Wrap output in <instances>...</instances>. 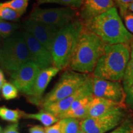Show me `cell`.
Returning <instances> with one entry per match:
<instances>
[{
	"label": "cell",
	"instance_id": "e0dca14e",
	"mask_svg": "<svg viewBox=\"0 0 133 133\" xmlns=\"http://www.w3.org/2000/svg\"><path fill=\"white\" fill-rule=\"evenodd\" d=\"M23 118L36 119V120L39 121L41 123H42L46 127L50 126L53 124L56 123L60 120L58 118L54 116V115L48 112H46L44 110H42L39 113L36 114H29L24 112V114H23Z\"/></svg>",
	"mask_w": 133,
	"mask_h": 133
},
{
	"label": "cell",
	"instance_id": "83f0119b",
	"mask_svg": "<svg viewBox=\"0 0 133 133\" xmlns=\"http://www.w3.org/2000/svg\"><path fill=\"white\" fill-rule=\"evenodd\" d=\"M115 2L119 8V14L121 17L128 11V8L133 0H115Z\"/></svg>",
	"mask_w": 133,
	"mask_h": 133
},
{
	"label": "cell",
	"instance_id": "4dcf8cb0",
	"mask_svg": "<svg viewBox=\"0 0 133 133\" xmlns=\"http://www.w3.org/2000/svg\"><path fill=\"white\" fill-rule=\"evenodd\" d=\"M3 133H19L18 131V123H16L8 126Z\"/></svg>",
	"mask_w": 133,
	"mask_h": 133
},
{
	"label": "cell",
	"instance_id": "9a60e30c",
	"mask_svg": "<svg viewBox=\"0 0 133 133\" xmlns=\"http://www.w3.org/2000/svg\"><path fill=\"white\" fill-rule=\"evenodd\" d=\"M60 70L52 66L41 70L36 78L31 94L27 96L30 102L39 106L43 99V95L50 81L58 74Z\"/></svg>",
	"mask_w": 133,
	"mask_h": 133
},
{
	"label": "cell",
	"instance_id": "5bb4252c",
	"mask_svg": "<svg viewBox=\"0 0 133 133\" xmlns=\"http://www.w3.org/2000/svg\"><path fill=\"white\" fill-rule=\"evenodd\" d=\"M114 0H84L78 11L83 24L115 7Z\"/></svg>",
	"mask_w": 133,
	"mask_h": 133
},
{
	"label": "cell",
	"instance_id": "9c48e42d",
	"mask_svg": "<svg viewBox=\"0 0 133 133\" xmlns=\"http://www.w3.org/2000/svg\"><path fill=\"white\" fill-rule=\"evenodd\" d=\"M92 94L94 97L104 98L123 104L126 92L119 81H110L92 75Z\"/></svg>",
	"mask_w": 133,
	"mask_h": 133
},
{
	"label": "cell",
	"instance_id": "6da1fadb",
	"mask_svg": "<svg viewBox=\"0 0 133 133\" xmlns=\"http://www.w3.org/2000/svg\"><path fill=\"white\" fill-rule=\"evenodd\" d=\"M84 26L105 44H130L133 41V35L126 29L115 6L88 22Z\"/></svg>",
	"mask_w": 133,
	"mask_h": 133
},
{
	"label": "cell",
	"instance_id": "d6a6232c",
	"mask_svg": "<svg viewBox=\"0 0 133 133\" xmlns=\"http://www.w3.org/2000/svg\"><path fill=\"white\" fill-rule=\"evenodd\" d=\"M5 82H6V79H5L4 73L0 69V91L1 90L2 86Z\"/></svg>",
	"mask_w": 133,
	"mask_h": 133
},
{
	"label": "cell",
	"instance_id": "603a6c76",
	"mask_svg": "<svg viewBox=\"0 0 133 133\" xmlns=\"http://www.w3.org/2000/svg\"><path fill=\"white\" fill-rule=\"evenodd\" d=\"M30 0H11L0 3V6L8 7L24 14L25 12Z\"/></svg>",
	"mask_w": 133,
	"mask_h": 133
},
{
	"label": "cell",
	"instance_id": "4316f807",
	"mask_svg": "<svg viewBox=\"0 0 133 133\" xmlns=\"http://www.w3.org/2000/svg\"><path fill=\"white\" fill-rule=\"evenodd\" d=\"M124 21V25L128 31L133 35V13L128 11L122 17Z\"/></svg>",
	"mask_w": 133,
	"mask_h": 133
},
{
	"label": "cell",
	"instance_id": "e575fe53",
	"mask_svg": "<svg viewBox=\"0 0 133 133\" xmlns=\"http://www.w3.org/2000/svg\"><path fill=\"white\" fill-rule=\"evenodd\" d=\"M77 133H86V132H84V131H82V130H81V129H79V131H78V132Z\"/></svg>",
	"mask_w": 133,
	"mask_h": 133
},
{
	"label": "cell",
	"instance_id": "7402d4cb",
	"mask_svg": "<svg viewBox=\"0 0 133 133\" xmlns=\"http://www.w3.org/2000/svg\"><path fill=\"white\" fill-rule=\"evenodd\" d=\"M84 0H37L38 4L45 3H55L62 5L65 7H70L75 9H79Z\"/></svg>",
	"mask_w": 133,
	"mask_h": 133
},
{
	"label": "cell",
	"instance_id": "30bf717a",
	"mask_svg": "<svg viewBox=\"0 0 133 133\" xmlns=\"http://www.w3.org/2000/svg\"><path fill=\"white\" fill-rule=\"evenodd\" d=\"M41 70L34 63L29 62L17 70L13 71L11 75V81L18 91L29 96Z\"/></svg>",
	"mask_w": 133,
	"mask_h": 133
},
{
	"label": "cell",
	"instance_id": "f546056e",
	"mask_svg": "<svg viewBox=\"0 0 133 133\" xmlns=\"http://www.w3.org/2000/svg\"><path fill=\"white\" fill-rule=\"evenodd\" d=\"M44 131L46 133H62L59 121L52 126L45 127Z\"/></svg>",
	"mask_w": 133,
	"mask_h": 133
},
{
	"label": "cell",
	"instance_id": "74e56055",
	"mask_svg": "<svg viewBox=\"0 0 133 133\" xmlns=\"http://www.w3.org/2000/svg\"><path fill=\"white\" fill-rule=\"evenodd\" d=\"M0 20H1V19H0Z\"/></svg>",
	"mask_w": 133,
	"mask_h": 133
},
{
	"label": "cell",
	"instance_id": "8fae6325",
	"mask_svg": "<svg viewBox=\"0 0 133 133\" xmlns=\"http://www.w3.org/2000/svg\"><path fill=\"white\" fill-rule=\"evenodd\" d=\"M23 29L27 31L51 52L53 41L61 29L31 19L23 23Z\"/></svg>",
	"mask_w": 133,
	"mask_h": 133
},
{
	"label": "cell",
	"instance_id": "d4e9b609",
	"mask_svg": "<svg viewBox=\"0 0 133 133\" xmlns=\"http://www.w3.org/2000/svg\"><path fill=\"white\" fill-rule=\"evenodd\" d=\"M1 94L6 100L15 99L18 96V89L12 83L6 81L1 88Z\"/></svg>",
	"mask_w": 133,
	"mask_h": 133
},
{
	"label": "cell",
	"instance_id": "8d00e7d4",
	"mask_svg": "<svg viewBox=\"0 0 133 133\" xmlns=\"http://www.w3.org/2000/svg\"><path fill=\"white\" fill-rule=\"evenodd\" d=\"M114 1H115V0H114Z\"/></svg>",
	"mask_w": 133,
	"mask_h": 133
},
{
	"label": "cell",
	"instance_id": "3957f363",
	"mask_svg": "<svg viewBox=\"0 0 133 133\" xmlns=\"http://www.w3.org/2000/svg\"><path fill=\"white\" fill-rule=\"evenodd\" d=\"M130 54V44H105L92 76L106 80H123Z\"/></svg>",
	"mask_w": 133,
	"mask_h": 133
},
{
	"label": "cell",
	"instance_id": "d6986e66",
	"mask_svg": "<svg viewBox=\"0 0 133 133\" xmlns=\"http://www.w3.org/2000/svg\"><path fill=\"white\" fill-rule=\"evenodd\" d=\"M62 133H77L80 128L79 119L75 118H64L59 120Z\"/></svg>",
	"mask_w": 133,
	"mask_h": 133
},
{
	"label": "cell",
	"instance_id": "44dd1931",
	"mask_svg": "<svg viewBox=\"0 0 133 133\" xmlns=\"http://www.w3.org/2000/svg\"><path fill=\"white\" fill-rule=\"evenodd\" d=\"M19 28V25L14 22L0 20V36L8 38Z\"/></svg>",
	"mask_w": 133,
	"mask_h": 133
},
{
	"label": "cell",
	"instance_id": "cb8c5ba5",
	"mask_svg": "<svg viewBox=\"0 0 133 133\" xmlns=\"http://www.w3.org/2000/svg\"><path fill=\"white\" fill-rule=\"evenodd\" d=\"M22 15V13L10 8L0 6V19L4 21H17Z\"/></svg>",
	"mask_w": 133,
	"mask_h": 133
},
{
	"label": "cell",
	"instance_id": "7a4b0ae2",
	"mask_svg": "<svg viewBox=\"0 0 133 133\" xmlns=\"http://www.w3.org/2000/svg\"><path fill=\"white\" fill-rule=\"evenodd\" d=\"M105 43L84 26L71 57L69 68L82 74H91L104 52Z\"/></svg>",
	"mask_w": 133,
	"mask_h": 133
},
{
	"label": "cell",
	"instance_id": "d590c367",
	"mask_svg": "<svg viewBox=\"0 0 133 133\" xmlns=\"http://www.w3.org/2000/svg\"><path fill=\"white\" fill-rule=\"evenodd\" d=\"M0 133H3V132H2V129H1V127H0Z\"/></svg>",
	"mask_w": 133,
	"mask_h": 133
},
{
	"label": "cell",
	"instance_id": "ffe728a7",
	"mask_svg": "<svg viewBox=\"0 0 133 133\" xmlns=\"http://www.w3.org/2000/svg\"><path fill=\"white\" fill-rule=\"evenodd\" d=\"M24 112L19 110H11L6 107H0V117L4 120L18 123V120L23 117Z\"/></svg>",
	"mask_w": 133,
	"mask_h": 133
},
{
	"label": "cell",
	"instance_id": "836d02e7",
	"mask_svg": "<svg viewBox=\"0 0 133 133\" xmlns=\"http://www.w3.org/2000/svg\"><path fill=\"white\" fill-rule=\"evenodd\" d=\"M128 11H131V12L133 13V2L131 3L130 5H129V6L128 8Z\"/></svg>",
	"mask_w": 133,
	"mask_h": 133
},
{
	"label": "cell",
	"instance_id": "2e32d148",
	"mask_svg": "<svg viewBox=\"0 0 133 133\" xmlns=\"http://www.w3.org/2000/svg\"><path fill=\"white\" fill-rule=\"evenodd\" d=\"M124 107V104L104 98L93 97L89 104L86 118L105 115L118 109H123Z\"/></svg>",
	"mask_w": 133,
	"mask_h": 133
},
{
	"label": "cell",
	"instance_id": "8992f818",
	"mask_svg": "<svg viewBox=\"0 0 133 133\" xmlns=\"http://www.w3.org/2000/svg\"><path fill=\"white\" fill-rule=\"evenodd\" d=\"M91 75L66 70L49 93L43 97L39 107H44L47 105L64 99L70 96L84 85Z\"/></svg>",
	"mask_w": 133,
	"mask_h": 133
},
{
	"label": "cell",
	"instance_id": "4fadbf2b",
	"mask_svg": "<svg viewBox=\"0 0 133 133\" xmlns=\"http://www.w3.org/2000/svg\"><path fill=\"white\" fill-rule=\"evenodd\" d=\"M92 75L84 85L79 88L77 91L64 99L56 101L47 105L44 106L42 109L48 112L57 118H59L61 115L66 112L71 104L79 98L92 95Z\"/></svg>",
	"mask_w": 133,
	"mask_h": 133
},
{
	"label": "cell",
	"instance_id": "ac0fdd59",
	"mask_svg": "<svg viewBox=\"0 0 133 133\" xmlns=\"http://www.w3.org/2000/svg\"><path fill=\"white\" fill-rule=\"evenodd\" d=\"M130 58H129V62L128 63L123 78L122 80L123 86L125 92H127L129 88L133 84V41L130 43Z\"/></svg>",
	"mask_w": 133,
	"mask_h": 133
},
{
	"label": "cell",
	"instance_id": "5b68a950",
	"mask_svg": "<svg viewBox=\"0 0 133 133\" xmlns=\"http://www.w3.org/2000/svg\"><path fill=\"white\" fill-rule=\"evenodd\" d=\"M29 62L30 57L23 33L16 31L0 48V64L4 69L14 71Z\"/></svg>",
	"mask_w": 133,
	"mask_h": 133
},
{
	"label": "cell",
	"instance_id": "52a82bcc",
	"mask_svg": "<svg viewBox=\"0 0 133 133\" xmlns=\"http://www.w3.org/2000/svg\"><path fill=\"white\" fill-rule=\"evenodd\" d=\"M78 17V11L75 8L62 7L56 8H33L30 19L62 29Z\"/></svg>",
	"mask_w": 133,
	"mask_h": 133
},
{
	"label": "cell",
	"instance_id": "7c38bea8",
	"mask_svg": "<svg viewBox=\"0 0 133 133\" xmlns=\"http://www.w3.org/2000/svg\"><path fill=\"white\" fill-rule=\"evenodd\" d=\"M22 33L29 50L31 62L38 65L41 70L54 66L52 55L49 50L29 31L24 30Z\"/></svg>",
	"mask_w": 133,
	"mask_h": 133
},
{
	"label": "cell",
	"instance_id": "277c9868",
	"mask_svg": "<svg viewBox=\"0 0 133 133\" xmlns=\"http://www.w3.org/2000/svg\"><path fill=\"white\" fill-rule=\"evenodd\" d=\"M84 24L79 18L59 30L53 41L51 53L53 65L60 70L69 66Z\"/></svg>",
	"mask_w": 133,
	"mask_h": 133
},
{
	"label": "cell",
	"instance_id": "1f68e13d",
	"mask_svg": "<svg viewBox=\"0 0 133 133\" xmlns=\"http://www.w3.org/2000/svg\"><path fill=\"white\" fill-rule=\"evenodd\" d=\"M30 133H46L44 128L40 126H34L29 129Z\"/></svg>",
	"mask_w": 133,
	"mask_h": 133
},
{
	"label": "cell",
	"instance_id": "f1b7e54d",
	"mask_svg": "<svg viewBox=\"0 0 133 133\" xmlns=\"http://www.w3.org/2000/svg\"><path fill=\"white\" fill-rule=\"evenodd\" d=\"M124 102L127 105L128 107L133 110V84L126 92V97Z\"/></svg>",
	"mask_w": 133,
	"mask_h": 133
},
{
	"label": "cell",
	"instance_id": "ba28073f",
	"mask_svg": "<svg viewBox=\"0 0 133 133\" xmlns=\"http://www.w3.org/2000/svg\"><path fill=\"white\" fill-rule=\"evenodd\" d=\"M124 116L123 109H119L105 115L81 119L79 128L86 133H106L119 125Z\"/></svg>",
	"mask_w": 133,
	"mask_h": 133
},
{
	"label": "cell",
	"instance_id": "484cf974",
	"mask_svg": "<svg viewBox=\"0 0 133 133\" xmlns=\"http://www.w3.org/2000/svg\"><path fill=\"white\" fill-rule=\"evenodd\" d=\"M108 133H133V121L124 119L121 123Z\"/></svg>",
	"mask_w": 133,
	"mask_h": 133
}]
</instances>
